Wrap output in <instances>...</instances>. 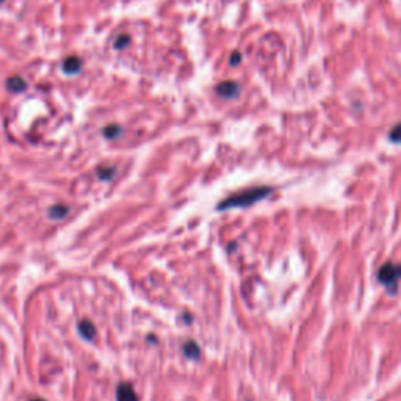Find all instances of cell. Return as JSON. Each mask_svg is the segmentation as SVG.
Masks as SVG:
<instances>
[{"label": "cell", "instance_id": "obj_8", "mask_svg": "<svg viewBox=\"0 0 401 401\" xmlns=\"http://www.w3.org/2000/svg\"><path fill=\"white\" fill-rule=\"evenodd\" d=\"M69 213V207L65 204H58V205H52L49 208V217L52 220H63L66 215Z\"/></svg>", "mask_w": 401, "mask_h": 401}, {"label": "cell", "instance_id": "obj_7", "mask_svg": "<svg viewBox=\"0 0 401 401\" xmlns=\"http://www.w3.org/2000/svg\"><path fill=\"white\" fill-rule=\"evenodd\" d=\"M80 69H82V61L77 57H69V58H66L65 61H63V71H65L66 74H69V75L78 74Z\"/></svg>", "mask_w": 401, "mask_h": 401}, {"label": "cell", "instance_id": "obj_11", "mask_svg": "<svg viewBox=\"0 0 401 401\" xmlns=\"http://www.w3.org/2000/svg\"><path fill=\"white\" fill-rule=\"evenodd\" d=\"M103 137L105 138H109V140H115L121 135V127L116 124H112V125H107V127L103 129Z\"/></svg>", "mask_w": 401, "mask_h": 401}, {"label": "cell", "instance_id": "obj_9", "mask_svg": "<svg viewBox=\"0 0 401 401\" xmlns=\"http://www.w3.org/2000/svg\"><path fill=\"white\" fill-rule=\"evenodd\" d=\"M183 354H185L188 359H198V357L201 356V348H199V345H198L196 342L188 340V342H185V345H183Z\"/></svg>", "mask_w": 401, "mask_h": 401}, {"label": "cell", "instance_id": "obj_16", "mask_svg": "<svg viewBox=\"0 0 401 401\" xmlns=\"http://www.w3.org/2000/svg\"><path fill=\"white\" fill-rule=\"evenodd\" d=\"M4 2H5V0H0V5H2V4H4Z\"/></svg>", "mask_w": 401, "mask_h": 401}, {"label": "cell", "instance_id": "obj_4", "mask_svg": "<svg viewBox=\"0 0 401 401\" xmlns=\"http://www.w3.org/2000/svg\"><path fill=\"white\" fill-rule=\"evenodd\" d=\"M217 93L221 97H224V99H232V97H235L238 94V85L235 82H230V80L223 82L217 87Z\"/></svg>", "mask_w": 401, "mask_h": 401}, {"label": "cell", "instance_id": "obj_12", "mask_svg": "<svg viewBox=\"0 0 401 401\" xmlns=\"http://www.w3.org/2000/svg\"><path fill=\"white\" fill-rule=\"evenodd\" d=\"M130 44V36L129 35H121L118 36V39L115 41V49L116 50H121L124 47H127Z\"/></svg>", "mask_w": 401, "mask_h": 401}, {"label": "cell", "instance_id": "obj_13", "mask_svg": "<svg viewBox=\"0 0 401 401\" xmlns=\"http://www.w3.org/2000/svg\"><path fill=\"white\" fill-rule=\"evenodd\" d=\"M389 138H390L393 143H401V124H396L395 127L390 130Z\"/></svg>", "mask_w": 401, "mask_h": 401}, {"label": "cell", "instance_id": "obj_1", "mask_svg": "<svg viewBox=\"0 0 401 401\" xmlns=\"http://www.w3.org/2000/svg\"><path fill=\"white\" fill-rule=\"evenodd\" d=\"M271 193L270 186H254V188H248L243 190L240 193H235L229 198H226L224 201H221L217 208L218 210H229V208H243V207H249L252 204H256L259 201H262L263 198H266Z\"/></svg>", "mask_w": 401, "mask_h": 401}, {"label": "cell", "instance_id": "obj_10", "mask_svg": "<svg viewBox=\"0 0 401 401\" xmlns=\"http://www.w3.org/2000/svg\"><path fill=\"white\" fill-rule=\"evenodd\" d=\"M116 174V170L113 166H103V168H99L97 170V176L100 180H112Z\"/></svg>", "mask_w": 401, "mask_h": 401}, {"label": "cell", "instance_id": "obj_14", "mask_svg": "<svg viewBox=\"0 0 401 401\" xmlns=\"http://www.w3.org/2000/svg\"><path fill=\"white\" fill-rule=\"evenodd\" d=\"M240 61H242V55H240L238 52H234V54H232V57H230V65H232V66L240 65Z\"/></svg>", "mask_w": 401, "mask_h": 401}, {"label": "cell", "instance_id": "obj_3", "mask_svg": "<svg viewBox=\"0 0 401 401\" xmlns=\"http://www.w3.org/2000/svg\"><path fill=\"white\" fill-rule=\"evenodd\" d=\"M116 401H138L135 389L130 383H121L116 387Z\"/></svg>", "mask_w": 401, "mask_h": 401}, {"label": "cell", "instance_id": "obj_2", "mask_svg": "<svg viewBox=\"0 0 401 401\" xmlns=\"http://www.w3.org/2000/svg\"><path fill=\"white\" fill-rule=\"evenodd\" d=\"M378 279L383 285L390 288L392 293H395L398 281L401 279V265L399 263H390V262L383 265L378 271Z\"/></svg>", "mask_w": 401, "mask_h": 401}, {"label": "cell", "instance_id": "obj_15", "mask_svg": "<svg viewBox=\"0 0 401 401\" xmlns=\"http://www.w3.org/2000/svg\"><path fill=\"white\" fill-rule=\"evenodd\" d=\"M32 401H44V399H39V398H35V399H32Z\"/></svg>", "mask_w": 401, "mask_h": 401}, {"label": "cell", "instance_id": "obj_5", "mask_svg": "<svg viewBox=\"0 0 401 401\" xmlns=\"http://www.w3.org/2000/svg\"><path fill=\"white\" fill-rule=\"evenodd\" d=\"M77 331L80 334L82 339H85L88 342L94 340L96 337V326L90 322V320H82L77 323Z\"/></svg>", "mask_w": 401, "mask_h": 401}, {"label": "cell", "instance_id": "obj_6", "mask_svg": "<svg viewBox=\"0 0 401 401\" xmlns=\"http://www.w3.org/2000/svg\"><path fill=\"white\" fill-rule=\"evenodd\" d=\"M7 88L8 91L11 93H22L25 91L27 88V82L22 78V77H19V75H13L7 80Z\"/></svg>", "mask_w": 401, "mask_h": 401}]
</instances>
